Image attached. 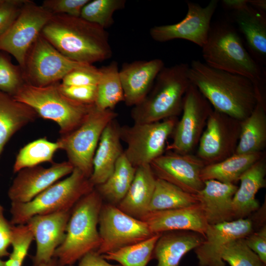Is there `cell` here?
<instances>
[{
    "instance_id": "6da1fadb",
    "label": "cell",
    "mask_w": 266,
    "mask_h": 266,
    "mask_svg": "<svg viewBox=\"0 0 266 266\" xmlns=\"http://www.w3.org/2000/svg\"><path fill=\"white\" fill-rule=\"evenodd\" d=\"M188 75L213 109L239 121L247 117L258 100L265 99L249 79L212 67L199 60H193Z\"/></svg>"
},
{
    "instance_id": "7a4b0ae2",
    "label": "cell",
    "mask_w": 266,
    "mask_h": 266,
    "mask_svg": "<svg viewBox=\"0 0 266 266\" xmlns=\"http://www.w3.org/2000/svg\"><path fill=\"white\" fill-rule=\"evenodd\" d=\"M41 34L62 54L77 62L93 65L112 54L106 31L81 17L53 15Z\"/></svg>"
},
{
    "instance_id": "3957f363",
    "label": "cell",
    "mask_w": 266,
    "mask_h": 266,
    "mask_svg": "<svg viewBox=\"0 0 266 266\" xmlns=\"http://www.w3.org/2000/svg\"><path fill=\"white\" fill-rule=\"evenodd\" d=\"M202 56L209 66L245 77L264 92L266 72L247 50L235 29L231 25H211Z\"/></svg>"
},
{
    "instance_id": "277c9868",
    "label": "cell",
    "mask_w": 266,
    "mask_h": 266,
    "mask_svg": "<svg viewBox=\"0 0 266 266\" xmlns=\"http://www.w3.org/2000/svg\"><path fill=\"white\" fill-rule=\"evenodd\" d=\"M102 204V198L95 188L73 206L65 237L53 255L59 266L73 265L98 249L101 239L97 227Z\"/></svg>"
},
{
    "instance_id": "5b68a950",
    "label": "cell",
    "mask_w": 266,
    "mask_h": 266,
    "mask_svg": "<svg viewBox=\"0 0 266 266\" xmlns=\"http://www.w3.org/2000/svg\"><path fill=\"white\" fill-rule=\"evenodd\" d=\"M189 68L188 64L180 63L162 69L145 98L133 107L134 123L158 122L182 112L184 97L191 84Z\"/></svg>"
},
{
    "instance_id": "8992f818",
    "label": "cell",
    "mask_w": 266,
    "mask_h": 266,
    "mask_svg": "<svg viewBox=\"0 0 266 266\" xmlns=\"http://www.w3.org/2000/svg\"><path fill=\"white\" fill-rule=\"evenodd\" d=\"M12 97L31 107L37 116L57 124L61 136L78 127L95 106L68 98L61 91L59 82L45 86L25 83Z\"/></svg>"
},
{
    "instance_id": "52a82bcc",
    "label": "cell",
    "mask_w": 266,
    "mask_h": 266,
    "mask_svg": "<svg viewBox=\"0 0 266 266\" xmlns=\"http://www.w3.org/2000/svg\"><path fill=\"white\" fill-rule=\"evenodd\" d=\"M95 189L90 179L74 168L65 179L58 181L25 203L11 202L12 225L25 224L31 217L72 209L84 196Z\"/></svg>"
},
{
    "instance_id": "ba28073f",
    "label": "cell",
    "mask_w": 266,
    "mask_h": 266,
    "mask_svg": "<svg viewBox=\"0 0 266 266\" xmlns=\"http://www.w3.org/2000/svg\"><path fill=\"white\" fill-rule=\"evenodd\" d=\"M117 116L113 110H100L95 105L78 127L57 140L60 149L66 152L67 161L89 178L92 173L93 160L102 133Z\"/></svg>"
},
{
    "instance_id": "9c48e42d",
    "label": "cell",
    "mask_w": 266,
    "mask_h": 266,
    "mask_svg": "<svg viewBox=\"0 0 266 266\" xmlns=\"http://www.w3.org/2000/svg\"><path fill=\"white\" fill-rule=\"evenodd\" d=\"M177 121V117H172L156 122L120 127L121 140L127 144L124 153L134 167L150 165L164 154L166 140Z\"/></svg>"
},
{
    "instance_id": "30bf717a",
    "label": "cell",
    "mask_w": 266,
    "mask_h": 266,
    "mask_svg": "<svg viewBox=\"0 0 266 266\" xmlns=\"http://www.w3.org/2000/svg\"><path fill=\"white\" fill-rule=\"evenodd\" d=\"M87 65L67 58L41 34L29 50L22 70L26 83L45 86L58 83L72 70Z\"/></svg>"
},
{
    "instance_id": "8fae6325",
    "label": "cell",
    "mask_w": 266,
    "mask_h": 266,
    "mask_svg": "<svg viewBox=\"0 0 266 266\" xmlns=\"http://www.w3.org/2000/svg\"><path fill=\"white\" fill-rule=\"evenodd\" d=\"M53 14L26 0L14 21L0 36V50L11 54L22 69L28 53Z\"/></svg>"
},
{
    "instance_id": "7c38bea8",
    "label": "cell",
    "mask_w": 266,
    "mask_h": 266,
    "mask_svg": "<svg viewBox=\"0 0 266 266\" xmlns=\"http://www.w3.org/2000/svg\"><path fill=\"white\" fill-rule=\"evenodd\" d=\"M245 218L208 225L201 244L194 250L199 266H225L222 260V248L229 242L243 238L266 224L265 207Z\"/></svg>"
},
{
    "instance_id": "4fadbf2b",
    "label": "cell",
    "mask_w": 266,
    "mask_h": 266,
    "mask_svg": "<svg viewBox=\"0 0 266 266\" xmlns=\"http://www.w3.org/2000/svg\"><path fill=\"white\" fill-rule=\"evenodd\" d=\"M99 224L101 243L97 252L102 255L145 240L155 234L145 222L111 203L102 204Z\"/></svg>"
},
{
    "instance_id": "5bb4252c",
    "label": "cell",
    "mask_w": 266,
    "mask_h": 266,
    "mask_svg": "<svg viewBox=\"0 0 266 266\" xmlns=\"http://www.w3.org/2000/svg\"><path fill=\"white\" fill-rule=\"evenodd\" d=\"M212 110L209 101L191 83L184 97L182 115L174 129L172 142L166 149L181 154H191L198 145Z\"/></svg>"
},
{
    "instance_id": "9a60e30c",
    "label": "cell",
    "mask_w": 266,
    "mask_h": 266,
    "mask_svg": "<svg viewBox=\"0 0 266 266\" xmlns=\"http://www.w3.org/2000/svg\"><path fill=\"white\" fill-rule=\"evenodd\" d=\"M240 130V121L213 109L200 139L196 156L205 165L232 156L238 143Z\"/></svg>"
},
{
    "instance_id": "2e32d148",
    "label": "cell",
    "mask_w": 266,
    "mask_h": 266,
    "mask_svg": "<svg viewBox=\"0 0 266 266\" xmlns=\"http://www.w3.org/2000/svg\"><path fill=\"white\" fill-rule=\"evenodd\" d=\"M218 4V0H211L206 6L202 7L197 3L187 1V12L181 21L174 24L154 26L150 30V35L157 42L182 39L202 47L206 42Z\"/></svg>"
},
{
    "instance_id": "e0dca14e",
    "label": "cell",
    "mask_w": 266,
    "mask_h": 266,
    "mask_svg": "<svg viewBox=\"0 0 266 266\" xmlns=\"http://www.w3.org/2000/svg\"><path fill=\"white\" fill-rule=\"evenodd\" d=\"M150 165L156 178L187 193L195 195L204 187L200 172L205 165L197 156L170 151L156 158Z\"/></svg>"
},
{
    "instance_id": "ac0fdd59",
    "label": "cell",
    "mask_w": 266,
    "mask_h": 266,
    "mask_svg": "<svg viewBox=\"0 0 266 266\" xmlns=\"http://www.w3.org/2000/svg\"><path fill=\"white\" fill-rule=\"evenodd\" d=\"M73 169L68 161L53 163L48 167L39 165L24 168L17 172L13 180L8 197L11 202H29L63 177L69 175Z\"/></svg>"
},
{
    "instance_id": "d6986e66",
    "label": "cell",
    "mask_w": 266,
    "mask_h": 266,
    "mask_svg": "<svg viewBox=\"0 0 266 266\" xmlns=\"http://www.w3.org/2000/svg\"><path fill=\"white\" fill-rule=\"evenodd\" d=\"M71 210L38 215L26 222L36 242V252L33 258L34 266L50 261L66 235Z\"/></svg>"
},
{
    "instance_id": "ffe728a7",
    "label": "cell",
    "mask_w": 266,
    "mask_h": 266,
    "mask_svg": "<svg viewBox=\"0 0 266 266\" xmlns=\"http://www.w3.org/2000/svg\"><path fill=\"white\" fill-rule=\"evenodd\" d=\"M140 220L153 234L171 231H190L204 236L208 224L199 203L174 209L147 212Z\"/></svg>"
},
{
    "instance_id": "44dd1931",
    "label": "cell",
    "mask_w": 266,
    "mask_h": 266,
    "mask_svg": "<svg viewBox=\"0 0 266 266\" xmlns=\"http://www.w3.org/2000/svg\"><path fill=\"white\" fill-rule=\"evenodd\" d=\"M164 67V62L160 59L123 64L119 69V75L124 92V101L127 105L133 107L143 101Z\"/></svg>"
},
{
    "instance_id": "7402d4cb",
    "label": "cell",
    "mask_w": 266,
    "mask_h": 266,
    "mask_svg": "<svg viewBox=\"0 0 266 266\" xmlns=\"http://www.w3.org/2000/svg\"><path fill=\"white\" fill-rule=\"evenodd\" d=\"M203 182V188L195 196L208 224L213 225L233 220V199L238 186L216 180Z\"/></svg>"
},
{
    "instance_id": "603a6c76",
    "label": "cell",
    "mask_w": 266,
    "mask_h": 266,
    "mask_svg": "<svg viewBox=\"0 0 266 266\" xmlns=\"http://www.w3.org/2000/svg\"><path fill=\"white\" fill-rule=\"evenodd\" d=\"M265 154L239 178L240 186L233 199V220L249 217L260 207L256 199L258 191L266 186Z\"/></svg>"
},
{
    "instance_id": "cb8c5ba5",
    "label": "cell",
    "mask_w": 266,
    "mask_h": 266,
    "mask_svg": "<svg viewBox=\"0 0 266 266\" xmlns=\"http://www.w3.org/2000/svg\"><path fill=\"white\" fill-rule=\"evenodd\" d=\"M120 126L116 119L105 128L93 160L90 180L96 186L104 182L112 173L118 159L124 153L121 143Z\"/></svg>"
},
{
    "instance_id": "d4e9b609",
    "label": "cell",
    "mask_w": 266,
    "mask_h": 266,
    "mask_svg": "<svg viewBox=\"0 0 266 266\" xmlns=\"http://www.w3.org/2000/svg\"><path fill=\"white\" fill-rule=\"evenodd\" d=\"M202 235L190 231H171L161 233L155 246L153 258L156 266H179L182 258L204 240Z\"/></svg>"
},
{
    "instance_id": "484cf974",
    "label": "cell",
    "mask_w": 266,
    "mask_h": 266,
    "mask_svg": "<svg viewBox=\"0 0 266 266\" xmlns=\"http://www.w3.org/2000/svg\"><path fill=\"white\" fill-rule=\"evenodd\" d=\"M156 180L149 164L137 167L133 180L126 195L117 205L118 208L140 219L148 211Z\"/></svg>"
},
{
    "instance_id": "4316f807",
    "label": "cell",
    "mask_w": 266,
    "mask_h": 266,
    "mask_svg": "<svg viewBox=\"0 0 266 266\" xmlns=\"http://www.w3.org/2000/svg\"><path fill=\"white\" fill-rule=\"evenodd\" d=\"M233 18L244 35L249 52L260 64L266 65V15L248 4L234 11Z\"/></svg>"
},
{
    "instance_id": "83f0119b",
    "label": "cell",
    "mask_w": 266,
    "mask_h": 266,
    "mask_svg": "<svg viewBox=\"0 0 266 266\" xmlns=\"http://www.w3.org/2000/svg\"><path fill=\"white\" fill-rule=\"evenodd\" d=\"M36 117L31 107L0 91V157L11 137Z\"/></svg>"
},
{
    "instance_id": "f1b7e54d",
    "label": "cell",
    "mask_w": 266,
    "mask_h": 266,
    "mask_svg": "<svg viewBox=\"0 0 266 266\" xmlns=\"http://www.w3.org/2000/svg\"><path fill=\"white\" fill-rule=\"evenodd\" d=\"M266 144L265 99L259 100L252 113L240 121L238 143L234 154L264 152Z\"/></svg>"
},
{
    "instance_id": "f546056e",
    "label": "cell",
    "mask_w": 266,
    "mask_h": 266,
    "mask_svg": "<svg viewBox=\"0 0 266 266\" xmlns=\"http://www.w3.org/2000/svg\"><path fill=\"white\" fill-rule=\"evenodd\" d=\"M264 152L252 154H234L219 162L205 165L200 172L204 181L216 180L223 183L234 184L240 176L264 155Z\"/></svg>"
},
{
    "instance_id": "4dcf8cb0",
    "label": "cell",
    "mask_w": 266,
    "mask_h": 266,
    "mask_svg": "<svg viewBox=\"0 0 266 266\" xmlns=\"http://www.w3.org/2000/svg\"><path fill=\"white\" fill-rule=\"evenodd\" d=\"M136 168L128 160L124 153L117 161L111 175L103 183L95 188L102 198L109 203L118 204L128 192L134 177Z\"/></svg>"
},
{
    "instance_id": "1f68e13d",
    "label": "cell",
    "mask_w": 266,
    "mask_h": 266,
    "mask_svg": "<svg viewBox=\"0 0 266 266\" xmlns=\"http://www.w3.org/2000/svg\"><path fill=\"white\" fill-rule=\"evenodd\" d=\"M100 70L95 105L100 110H113L118 103L124 100L118 63L113 61L100 68Z\"/></svg>"
},
{
    "instance_id": "d6a6232c",
    "label": "cell",
    "mask_w": 266,
    "mask_h": 266,
    "mask_svg": "<svg viewBox=\"0 0 266 266\" xmlns=\"http://www.w3.org/2000/svg\"><path fill=\"white\" fill-rule=\"evenodd\" d=\"M197 203L195 195L187 193L170 183L156 178L148 212L183 208Z\"/></svg>"
},
{
    "instance_id": "836d02e7",
    "label": "cell",
    "mask_w": 266,
    "mask_h": 266,
    "mask_svg": "<svg viewBox=\"0 0 266 266\" xmlns=\"http://www.w3.org/2000/svg\"><path fill=\"white\" fill-rule=\"evenodd\" d=\"M60 149L59 142H52L46 137L33 140L25 145L19 151L13 165L16 173L28 167L39 166L45 162L53 163L56 152Z\"/></svg>"
},
{
    "instance_id": "e575fe53",
    "label": "cell",
    "mask_w": 266,
    "mask_h": 266,
    "mask_svg": "<svg viewBox=\"0 0 266 266\" xmlns=\"http://www.w3.org/2000/svg\"><path fill=\"white\" fill-rule=\"evenodd\" d=\"M161 235L155 234L145 240L101 255L107 261H116L121 266H146L153 258L155 246Z\"/></svg>"
},
{
    "instance_id": "d590c367",
    "label": "cell",
    "mask_w": 266,
    "mask_h": 266,
    "mask_svg": "<svg viewBox=\"0 0 266 266\" xmlns=\"http://www.w3.org/2000/svg\"><path fill=\"white\" fill-rule=\"evenodd\" d=\"M125 0H90L83 7L80 17L106 30L114 23L113 15L125 6Z\"/></svg>"
},
{
    "instance_id": "8d00e7d4",
    "label": "cell",
    "mask_w": 266,
    "mask_h": 266,
    "mask_svg": "<svg viewBox=\"0 0 266 266\" xmlns=\"http://www.w3.org/2000/svg\"><path fill=\"white\" fill-rule=\"evenodd\" d=\"M222 260L230 266H266L258 256L246 244L243 238L236 239L222 249Z\"/></svg>"
},
{
    "instance_id": "74e56055",
    "label": "cell",
    "mask_w": 266,
    "mask_h": 266,
    "mask_svg": "<svg viewBox=\"0 0 266 266\" xmlns=\"http://www.w3.org/2000/svg\"><path fill=\"white\" fill-rule=\"evenodd\" d=\"M12 253L5 261L6 266H22L32 241V232L25 224L12 225Z\"/></svg>"
},
{
    "instance_id": "f35d334b",
    "label": "cell",
    "mask_w": 266,
    "mask_h": 266,
    "mask_svg": "<svg viewBox=\"0 0 266 266\" xmlns=\"http://www.w3.org/2000/svg\"><path fill=\"white\" fill-rule=\"evenodd\" d=\"M25 83L22 69L0 55V91L13 96Z\"/></svg>"
},
{
    "instance_id": "ab89813d",
    "label": "cell",
    "mask_w": 266,
    "mask_h": 266,
    "mask_svg": "<svg viewBox=\"0 0 266 266\" xmlns=\"http://www.w3.org/2000/svg\"><path fill=\"white\" fill-rule=\"evenodd\" d=\"M100 74V68L89 64L69 72L61 83L68 86H97Z\"/></svg>"
},
{
    "instance_id": "60d3db41",
    "label": "cell",
    "mask_w": 266,
    "mask_h": 266,
    "mask_svg": "<svg viewBox=\"0 0 266 266\" xmlns=\"http://www.w3.org/2000/svg\"><path fill=\"white\" fill-rule=\"evenodd\" d=\"M90 0H45L41 6L53 15L80 17L82 9Z\"/></svg>"
},
{
    "instance_id": "b9f144b4",
    "label": "cell",
    "mask_w": 266,
    "mask_h": 266,
    "mask_svg": "<svg viewBox=\"0 0 266 266\" xmlns=\"http://www.w3.org/2000/svg\"><path fill=\"white\" fill-rule=\"evenodd\" d=\"M62 92L70 99L78 102L95 104L97 86H68L59 83Z\"/></svg>"
},
{
    "instance_id": "7bdbcfd3",
    "label": "cell",
    "mask_w": 266,
    "mask_h": 266,
    "mask_svg": "<svg viewBox=\"0 0 266 266\" xmlns=\"http://www.w3.org/2000/svg\"><path fill=\"white\" fill-rule=\"evenodd\" d=\"M26 0H3L0 4V36L19 14Z\"/></svg>"
},
{
    "instance_id": "ee69618b",
    "label": "cell",
    "mask_w": 266,
    "mask_h": 266,
    "mask_svg": "<svg viewBox=\"0 0 266 266\" xmlns=\"http://www.w3.org/2000/svg\"><path fill=\"white\" fill-rule=\"evenodd\" d=\"M244 239L247 245L266 265V225H263Z\"/></svg>"
},
{
    "instance_id": "f6af8a7d",
    "label": "cell",
    "mask_w": 266,
    "mask_h": 266,
    "mask_svg": "<svg viewBox=\"0 0 266 266\" xmlns=\"http://www.w3.org/2000/svg\"><path fill=\"white\" fill-rule=\"evenodd\" d=\"M12 225L4 216L0 221V257L9 255L7 249L12 241Z\"/></svg>"
},
{
    "instance_id": "bcb514c9",
    "label": "cell",
    "mask_w": 266,
    "mask_h": 266,
    "mask_svg": "<svg viewBox=\"0 0 266 266\" xmlns=\"http://www.w3.org/2000/svg\"><path fill=\"white\" fill-rule=\"evenodd\" d=\"M78 266H121L112 265L97 251H92L85 255L79 260Z\"/></svg>"
},
{
    "instance_id": "7dc6e473",
    "label": "cell",
    "mask_w": 266,
    "mask_h": 266,
    "mask_svg": "<svg viewBox=\"0 0 266 266\" xmlns=\"http://www.w3.org/2000/svg\"><path fill=\"white\" fill-rule=\"evenodd\" d=\"M248 0H223L222 3L226 8L237 11L248 4Z\"/></svg>"
},
{
    "instance_id": "c3c4849f",
    "label": "cell",
    "mask_w": 266,
    "mask_h": 266,
    "mask_svg": "<svg viewBox=\"0 0 266 266\" xmlns=\"http://www.w3.org/2000/svg\"><path fill=\"white\" fill-rule=\"evenodd\" d=\"M248 4L259 12L266 15V0H248Z\"/></svg>"
},
{
    "instance_id": "681fc988",
    "label": "cell",
    "mask_w": 266,
    "mask_h": 266,
    "mask_svg": "<svg viewBox=\"0 0 266 266\" xmlns=\"http://www.w3.org/2000/svg\"><path fill=\"white\" fill-rule=\"evenodd\" d=\"M35 266H59L57 260L55 258H53L50 261L46 263H41ZM67 266H74L73 265H69Z\"/></svg>"
},
{
    "instance_id": "f907efd6",
    "label": "cell",
    "mask_w": 266,
    "mask_h": 266,
    "mask_svg": "<svg viewBox=\"0 0 266 266\" xmlns=\"http://www.w3.org/2000/svg\"><path fill=\"white\" fill-rule=\"evenodd\" d=\"M4 209L3 206L0 204V221L4 216Z\"/></svg>"
},
{
    "instance_id": "816d5d0a",
    "label": "cell",
    "mask_w": 266,
    "mask_h": 266,
    "mask_svg": "<svg viewBox=\"0 0 266 266\" xmlns=\"http://www.w3.org/2000/svg\"><path fill=\"white\" fill-rule=\"evenodd\" d=\"M0 266H6L5 261H3L0 259Z\"/></svg>"
},
{
    "instance_id": "f5cc1de1",
    "label": "cell",
    "mask_w": 266,
    "mask_h": 266,
    "mask_svg": "<svg viewBox=\"0 0 266 266\" xmlns=\"http://www.w3.org/2000/svg\"><path fill=\"white\" fill-rule=\"evenodd\" d=\"M3 0H0V4L3 1Z\"/></svg>"
}]
</instances>
